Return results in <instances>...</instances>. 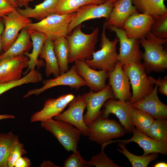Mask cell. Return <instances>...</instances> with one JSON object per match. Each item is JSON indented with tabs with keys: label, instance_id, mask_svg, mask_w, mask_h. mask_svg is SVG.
I'll return each mask as SVG.
<instances>
[{
	"label": "cell",
	"instance_id": "cell-1",
	"mask_svg": "<svg viewBox=\"0 0 167 167\" xmlns=\"http://www.w3.org/2000/svg\"><path fill=\"white\" fill-rule=\"evenodd\" d=\"M144 52L141 54L142 63L147 73L163 72L167 68V38L157 37L149 32L145 38L139 40Z\"/></svg>",
	"mask_w": 167,
	"mask_h": 167
},
{
	"label": "cell",
	"instance_id": "cell-2",
	"mask_svg": "<svg viewBox=\"0 0 167 167\" xmlns=\"http://www.w3.org/2000/svg\"><path fill=\"white\" fill-rule=\"evenodd\" d=\"M81 27L82 24H79L66 36L70 48L69 63L76 60L90 59L95 52L99 28H95L91 33L86 34L82 31Z\"/></svg>",
	"mask_w": 167,
	"mask_h": 167
},
{
	"label": "cell",
	"instance_id": "cell-3",
	"mask_svg": "<svg viewBox=\"0 0 167 167\" xmlns=\"http://www.w3.org/2000/svg\"><path fill=\"white\" fill-rule=\"evenodd\" d=\"M106 29L104 22L100 39L101 49L94 53L92 59L85 61L89 67L94 70H105L109 72L113 70L118 61L117 45L119 39L116 37L110 41L106 35Z\"/></svg>",
	"mask_w": 167,
	"mask_h": 167
},
{
	"label": "cell",
	"instance_id": "cell-4",
	"mask_svg": "<svg viewBox=\"0 0 167 167\" xmlns=\"http://www.w3.org/2000/svg\"><path fill=\"white\" fill-rule=\"evenodd\" d=\"M87 126L88 139L101 145V150L112 139L122 137L126 133L124 127L115 120L99 116Z\"/></svg>",
	"mask_w": 167,
	"mask_h": 167
},
{
	"label": "cell",
	"instance_id": "cell-5",
	"mask_svg": "<svg viewBox=\"0 0 167 167\" xmlns=\"http://www.w3.org/2000/svg\"><path fill=\"white\" fill-rule=\"evenodd\" d=\"M122 67L132 86V94L130 101L132 104L139 101L152 91L153 84L141 62L124 65Z\"/></svg>",
	"mask_w": 167,
	"mask_h": 167
},
{
	"label": "cell",
	"instance_id": "cell-6",
	"mask_svg": "<svg viewBox=\"0 0 167 167\" xmlns=\"http://www.w3.org/2000/svg\"><path fill=\"white\" fill-rule=\"evenodd\" d=\"M41 126L51 133L66 151L77 149L82 133L71 124L52 118L41 122Z\"/></svg>",
	"mask_w": 167,
	"mask_h": 167
},
{
	"label": "cell",
	"instance_id": "cell-7",
	"mask_svg": "<svg viewBox=\"0 0 167 167\" xmlns=\"http://www.w3.org/2000/svg\"><path fill=\"white\" fill-rule=\"evenodd\" d=\"M76 14V12L63 15L54 14L40 21L31 23L27 28L44 34L46 39L52 41L66 37L69 25Z\"/></svg>",
	"mask_w": 167,
	"mask_h": 167
},
{
	"label": "cell",
	"instance_id": "cell-8",
	"mask_svg": "<svg viewBox=\"0 0 167 167\" xmlns=\"http://www.w3.org/2000/svg\"><path fill=\"white\" fill-rule=\"evenodd\" d=\"M106 28L115 32L119 39L120 48L117 59L122 66L141 62L142 53L140 49L139 40L128 37L122 28L111 26Z\"/></svg>",
	"mask_w": 167,
	"mask_h": 167
},
{
	"label": "cell",
	"instance_id": "cell-9",
	"mask_svg": "<svg viewBox=\"0 0 167 167\" xmlns=\"http://www.w3.org/2000/svg\"><path fill=\"white\" fill-rule=\"evenodd\" d=\"M4 28L1 37L2 48L6 51L15 41L19 31L27 28L32 20L23 15L16 8L2 17Z\"/></svg>",
	"mask_w": 167,
	"mask_h": 167
},
{
	"label": "cell",
	"instance_id": "cell-10",
	"mask_svg": "<svg viewBox=\"0 0 167 167\" xmlns=\"http://www.w3.org/2000/svg\"><path fill=\"white\" fill-rule=\"evenodd\" d=\"M117 0H108L98 5L91 3L83 6L76 12L74 17L69 24L67 35L79 24L88 20L105 18L107 19Z\"/></svg>",
	"mask_w": 167,
	"mask_h": 167
},
{
	"label": "cell",
	"instance_id": "cell-11",
	"mask_svg": "<svg viewBox=\"0 0 167 167\" xmlns=\"http://www.w3.org/2000/svg\"><path fill=\"white\" fill-rule=\"evenodd\" d=\"M68 105L67 110L53 118L71 124L79 130L83 135L88 136L89 129L83 118V112L87 105L84 97L82 95L75 96Z\"/></svg>",
	"mask_w": 167,
	"mask_h": 167
},
{
	"label": "cell",
	"instance_id": "cell-12",
	"mask_svg": "<svg viewBox=\"0 0 167 167\" xmlns=\"http://www.w3.org/2000/svg\"><path fill=\"white\" fill-rule=\"evenodd\" d=\"M43 86L39 88H35L28 91L23 97L26 98L30 95H39L48 89L60 86H67L72 89L78 90L81 87L84 86L86 83L83 79L77 73L75 65L67 71L60 75L54 79H45L42 81Z\"/></svg>",
	"mask_w": 167,
	"mask_h": 167
},
{
	"label": "cell",
	"instance_id": "cell-13",
	"mask_svg": "<svg viewBox=\"0 0 167 167\" xmlns=\"http://www.w3.org/2000/svg\"><path fill=\"white\" fill-rule=\"evenodd\" d=\"M87 103V111L83 115L84 122L87 126L99 116L101 108L108 99H114L111 87L109 84L101 90L94 92L92 90L82 95Z\"/></svg>",
	"mask_w": 167,
	"mask_h": 167
},
{
	"label": "cell",
	"instance_id": "cell-14",
	"mask_svg": "<svg viewBox=\"0 0 167 167\" xmlns=\"http://www.w3.org/2000/svg\"><path fill=\"white\" fill-rule=\"evenodd\" d=\"M104 109L101 111L99 116L108 118L110 113L115 114L124 127L126 132H132L135 126L131 120V110L132 108L130 101H126L109 99L104 104Z\"/></svg>",
	"mask_w": 167,
	"mask_h": 167
},
{
	"label": "cell",
	"instance_id": "cell-15",
	"mask_svg": "<svg viewBox=\"0 0 167 167\" xmlns=\"http://www.w3.org/2000/svg\"><path fill=\"white\" fill-rule=\"evenodd\" d=\"M109 83L115 99L130 101L132 95L129 79L118 61L113 70L108 72Z\"/></svg>",
	"mask_w": 167,
	"mask_h": 167
},
{
	"label": "cell",
	"instance_id": "cell-16",
	"mask_svg": "<svg viewBox=\"0 0 167 167\" xmlns=\"http://www.w3.org/2000/svg\"><path fill=\"white\" fill-rule=\"evenodd\" d=\"M154 19L150 16L139 12L133 13L125 22L122 28L129 38L140 40L150 32Z\"/></svg>",
	"mask_w": 167,
	"mask_h": 167
},
{
	"label": "cell",
	"instance_id": "cell-17",
	"mask_svg": "<svg viewBox=\"0 0 167 167\" xmlns=\"http://www.w3.org/2000/svg\"><path fill=\"white\" fill-rule=\"evenodd\" d=\"M28 57L24 55L6 57L0 61V82L21 78L24 69L28 67Z\"/></svg>",
	"mask_w": 167,
	"mask_h": 167
},
{
	"label": "cell",
	"instance_id": "cell-18",
	"mask_svg": "<svg viewBox=\"0 0 167 167\" xmlns=\"http://www.w3.org/2000/svg\"><path fill=\"white\" fill-rule=\"evenodd\" d=\"M74 62L77 74L83 79L91 90L96 92L105 88L108 77L107 71H96L89 67L85 61L76 60Z\"/></svg>",
	"mask_w": 167,
	"mask_h": 167
},
{
	"label": "cell",
	"instance_id": "cell-19",
	"mask_svg": "<svg viewBox=\"0 0 167 167\" xmlns=\"http://www.w3.org/2000/svg\"><path fill=\"white\" fill-rule=\"evenodd\" d=\"M72 93L59 96L57 98H49L44 103L43 108L33 114L30 118L31 122L44 121L53 118L61 113L75 97Z\"/></svg>",
	"mask_w": 167,
	"mask_h": 167
},
{
	"label": "cell",
	"instance_id": "cell-20",
	"mask_svg": "<svg viewBox=\"0 0 167 167\" xmlns=\"http://www.w3.org/2000/svg\"><path fill=\"white\" fill-rule=\"evenodd\" d=\"M132 132L133 135L129 139L111 140L107 143V145L118 142L125 145L131 142H134L143 149V156L148 155L153 153H160L164 155L167 154V141H160L154 139L136 128H135Z\"/></svg>",
	"mask_w": 167,
	"mask_h": 167
},
{
	"label": "cell",
	"instance_id": "cell-21",
	"mask_svg": "<svg viewBox=\"0 0 167 167\" xmlns=\"http://www.w3.org/2000/svg\"><path fill=\"white\" fill-rule=\"evenodd\" d=\"M158 86H155L152 91L139 101L132 104V107L149 114L155 119L167 118V105L159 99L157 95Z\"/></svg>",
	"mask_w": 167,
	"mask_h": 167
},
{
	"label": "cell",
	"instance_id": "cell-22",
	"mask_svg": "<svg viewBox=\"0 0 167 167\" xmlns=\"http://www.w3.org/2000/svg\"><path fill=\"white\" fill-rule=\"evenodd\" d=\"M132 3V0H117L105 22L106 28L111 26L122 28L128 17L133 13L138 12Z\"/></svg>",
	"mask_w": 167,
	"mask_h": 167
},
{
	"label": "cell",
	"instance_id": "cell-23",
	"mask_svg": "<svg viewBox=\"0 0 167 167\" xmlns=\"http://www.w3.org/2000/svg\"><path fill=\"white\" fill-rule=\"evenodd\" d=\"M59 0H44L42 2L35 6L34 8L29 6L24 9L17 8L18 11L23 15L33 18L40 21L49 16L56 13L57 6Z\"/></svg>",
	"mask_w": 167,
	"mask_h": 167
},
{
	"label": "cell",
	"instance_id": "cell-24",
	"mask_svg": "<svg viewBox=\"0 0 167 167\" xmlns=\"http://www.w3.org/2000/svg\"><path fill=\"white\" fill-rule=\"evenodd\" d=\"M27 27L21 30L17 38L8 49L0 55V61L7 57L24 55L32 47Z\"/></svg>",
	"mask_w": 167,
	"mask_h": 167
},
{
	"label": "cell",
	"instance_id": "cell-25",
	"mask_svg": "<svg viewBox=\"0 0 167 167\" xmlns=\"http://www.w3.org/2000/svg\"><path fill=\"white\" fill-rule=\"evenodd\" d=\"M39 57L45 62V72L47 77L53 74L55 78L60 75L59 66L54 49V41L47 39Z\"/></svg>",
	"mask_w": 167,
	"mask_h": 167
},
{
	"label": "cell",
	"instance_id": "cell-26",
	"mask_svg": "<svg viewBox=\"0 0 167 167\" xmlns=\"http://www.w3.org/2000/svg\"><path fill=\"white\" fill-rule=\"evenodd\" d=\"M166 0H132V3L138 12L147 14L154 19L167 14L164 3Z\"/></svg>",
	"mask_w": 167,
	"mask_h": 167
},
{
	"label": "cell",
	"instance_id": "cell-27",
	"mask_svg": "<svg viewBox=\"0 0 167 167\" xmlns=\"http://www.w3.org/2000/svg\"><path fill=\"white\" fill-rule=\"evenodd\" d=\"M28 29L30 38L32 41L33 47L31 53L27 52L24 54V55L29 58L28 65V71L34 69L35 66H38L39 62L38 58L47 39L45 35L43 33L28 28Z\"/></svg>",
	"mask_w": 167,
	"mask_h": 167
},
{
	"label": "cell",
	"instance_id": "cell-28",
	"mask_svg": "<svg viewBox=\"0 0 167 167\" xmlns=\"http://www.w3.org/2000/svg\"><path fill=\"white\" fill-rule=\"evenodd\" d=\"M54 49L58 61L60 75L69 70L68 64L70 48L66 37H62L54 41Z\"/></svg>",
	"mask_w": 167,
	"mask_h": 167
},
{
	"label": "cell",
	"instance_id": "cell-29",
	"mask_svg": "<svg viewBox=\"0 0 167 167\" xmlns=\"http://www.w3.org/2000/svg\"><path fill=\"white\" fill-rule=\"evenodd\" d=\"M105 2L102 0H59L56 14L63 15L76 12L85 5L91 3L100 5Z\"/></svg>",
	"mask_w": 167,
	"mask_h": 167
},
{
	"label": "cell",
	"instance_id": "cell-30",
	"mask_svg": "<svg viewBox=\"0 0 167 167\" xmlns=\"http://www.w3.org/2000/svg\"><path fill=\"white\" fill-rule=\"evenodd\" d=\"M118 142V145L120 149L117 148L118 151L127 158L133 167H147L150 162L155 161L158 156V153H153L146 156L134 155L126 149L125 144Z\"/></svg>",
	"mask_w": 167,
	"mask_h": 167
},
{
	"label": "cell",
	"instance_id": "cell-31",
	"mask_svg": "<svg viewBox=\"0 0 167 167\" xmlns=\"http://www.w3.org/2000/svg\"><path fill=\"white\" fill-rule=\"evenodd\" d=\"M19 139L12 131L0 134V167H8L9 156L14 143Z\"/></svg>",
	"mask_w": 167,
	"mask_h": 167
},
{
	"label": "cell",
	"instance_id": "cell-32",
	"mask_svg": "<svg viewBox=\"0 0 167 167\" xmlns=\"http://www.w3.org/2000/svg\"><path fill=\"white\" fill-rule=\"evenodd\" d=\"M132 122L136 129L146 134L155 119L150 115L132 107L131 113Z\"/></svg>",
	"mask_w": 167,
	"mask_h": 167
},
{
	"label": "cell",
	"instance_id": "cell-33",
	"mask_svg": "<svg viewBox=\"0 0 167 167\" xmlns=\"http://www.w3.org/2000/svg\"><path fill=\"white\" fill-rule=\"evenodd\" d=\"M167 119H155L146 135L157 140L167 141Z\"/></svg>",
	"mask_w": 167,
	"mask_h": 167
},
{
	"label": "cell",
	"instance_id": "cell-34",
	"mask_svg": "<svg viewBox=\"0 0 167 167\" xmlns=\"http://www.w3.org/2000/svg\"><path fill=\"white\" fill-rule=\"evenodd\" d=\"M154 19L150 32L157 37L167 38V14Z\"/></svg>",
	"mask_w": 167,
	"mask_h": 167
},
{
	"label": "cell",
	"instance_id": "cell-35",
	"mask_svg": "<svg viewBox=\"0 0 167 167\" xmlns=\"http://www.w3.org/2000/svg\"><path fill=\"white\" fill-rule=\"evenodd\" d=\"M90 166L96 167H121L115 164L110 158L104 152V150L97 154L93 156L88 161Z\"/></svg>",
	"mask_w": 167,
	"mask_h": 167
},
{
	"label": "cell",
	"instance_id": "cell-36",
	"mask_svg": "<svg viewBox=\"0 0 167 167\" xmlns=\"http://www.w3.org/2000/svg\"><path fill=\"white\" fill-rule=\"evenodd\" d=\"M26 153L24 144L20 142L18 139L14 143L10 152L8 159V167H13L17 159Z\"/></svg>",
	"mask_w": 167,
	"mask_h": 167
},
{
	"label": "cell",
	"instance_id": "cell-37",
	"mask_svg": "<svg viewBox=\"0 0 167 167\" xmlns=\"http://www.w3.org/2000/svg\"><path fill=\"white\" fill-rule=\"evenodd\" d=\"M90 165L88 161L83 159L77 149L64 161V167H88Z\"/></svg>",
	"mask_w": 167,
	"mask_h": 167
},
{
	"label": "cell",
	"instance_id": "cell-38",
	"mask_svg": "<svg viewBox=\"0 0 167 167\" xmlns=\"http://www.w3.org/2000/svg\"><path fill=\"white\" fill-rule=\"evenodd\" d=\"M149 78L151 82L153 84L157 85L158 91L161 94L167 96V76H165L164 78L161 79L158 78L156 79L153 77L149 76Z\"/></svg>",
	"mask_w": 167,
	"mask_h": 167
},
{
	"label": "cell",
	"instance_id": "cell-39",
	"mask_svg": "<svg viewBox=\"0 0 167 167\" xmlns=\"http://www.w3.org/2000/svg\"><path fill=\"white\" fill-rule=\"evenodd\" d=\"M16 8L9 0H0V17L8 15Z\"/></svg>",
	"mask_w": 167,
	"mask_h": 167
},
{
	"label": "cell",
	"instance_id": "cell-40",
	"mask_svg": "<svg viewBox=\"0 0 167 167\" xmlns=\"http://www.w3.org/2000/svg\"><path fill=\"white\" fill-rule=\"evenodd\" d=\"M31 161L28 158L21 156L16 161L14 164V167H29L31 166Z\"/></svg>",
	"mask_w": 167,
	"mask_h": 167
},
{
	"label": "cell",
	"instance_id": "cell-41",
	"mask_svg": "<svg viewBox=\"0 0 167 167\" xmlns=\"http://www.w3.org/2000/svg\"><path fill=\"white\" fill-rule=\"evenodd\" d=\"M34 0H15L17 6L20 7H24L25 8L28 6L30 2Z\"/></svg>",
	"mask_w": 167,
	"mask_h": 167
},
{
	"label": "cell",
	"instance_id": "cell-42",
	"mask_svg": "<svg viewBox=\"0 0 167 167\" xmlns=\"http://www.w3.org/2000/svg\"><path fill=\"white\" fill-rule=\"evenodd\" d=\"M40 167H60L58 165H55L54 163L49 161H44L41 164Z\"/></svg>",
	"mask_w": 167,
	"mask_h": 167
},
{
	"label": "cell",
	"instance_id": "cell-43",
	"mask_svg": "<svg viewBox=\"0 0 167 167\" xmlns=\"http://www.w3.org/2000/svg\"><path fill=\"white\" fill-rule=\"evenodd\" d=\"M4 24L2 19L0 17V50L2 48L1 37L4 28Z\"/></svg>",
	"mask_w": 167,
	"mask_h": 167
},
{
	"label": "cell",
	"instance_id": "cell-44",
	"mask_svg": "<svg viewBox=\"0 0 167 167\" xmlns=\"http://www.w3.org/2000/svg\"><path fill=\"white\" fill-rule=\"evenodd\" d=\"M15 116L11 114H4L0 115V120L4 119H13Z\"/></svg>",
	"mask_w": 167,
	"mask_h": 167
},
{
	"label": "cell",
	"instance_id": "cell-45",
	"mask_svg": "<svg viewBox=\"0 0 167 167\" xmlns=\"http://www.w3.org/2000/svg\"><path fill=\"white\" fill-rule=\"evenodd\" d=\"M154 167H167V163L164 162H161L155 164L153 165Z\"/></svg>",
	"mask_w": 167,
	"mask_h": 167
},
{
	"label": "cell",
	"instance_id": "cell-46",
	"mask_svg": "<svg viewBox=\"0 0 167 167\" xmlns=\"http://www.w3.org/2000/svg\"><path fill=\"white\" fill-rule=\"evenodd\" d=\"M14 6L17 8H18L16 4L15 3V0H9Z\"/></svg>",
	"mask_w": 167,
	"mask_h": 167
},
{
	"label": "cell",
	"instance_id": "cell-47",
	"mask_svg": "<svg viewBox=\"0 0 167 167\" xmlns=\"http://www.w3.org/2000/svg\"><path fill=\"white\" fill-rule=\"evenodd\" d=\"M103 0V1H106L107 0Z\"/></svg>",
	"mask_w": 167,
	"mask_h": 167
}]
</instances>
